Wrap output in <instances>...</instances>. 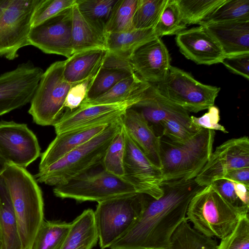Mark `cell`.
I'll use <instances>...</instances> for the list:
<instances>
[{
  "mask_svg": "<svg viewBox=\"0 0 249 249\" xmlns=\"http://www.w3.org/2000/svg\"><path fill=\"white\" fill-rule=\"evenodd\" d=\"M0 175L10 194L23 248L31 249L44 220L41 190L26 168L8 163Z\"/></svg>",
  "mask_w": 249,
  "mask_h": 249,
  "instance_id": "obj_2",
  "label": "cell"
},
{
  "mask_svg": "<svg viewBox=\"0 0 249 249\" xmlns=\"http://www.w3.org/2000/svg\"><path fill=\"white\" fill-rule=\"evenodd\" d=\"M150 85L134 73L117 83L105 93L93 100L84 101L80 106L118 104L141 99Z\"/></svg>",
  "mask_w": 249,
  "mask_h": 249,
  "instance_id": "obj_26",
  "label": "cell"
},
{
  "mask_svg": "<svg viewBox=\"0 0 249 249\" xmlns=\"http://www.w3.org/2000/svg\"><path fill=\"white\" fill-rule=\"evenodd\" d=\"M64 61L52 64L42 74L28 113L36 124L54 126L61 116L72 85L64 76Z\"/></svg>",
  "mask_w": 249,
  "mask_h": 249,
  "instance_id": "obj_8",
  "label": "cell"
},
{
  "mask_svg": "<svg viewBox=\"0 0 249 249\" xmlns=\"http://www.w3.org/2000/svg\"><path fill=\"white\" fill-rule=\"evenodd\" d=\"M0 153L8 163L26 168L39 157L40 147L26 124L1 121Z\"/></svg>",
  "mask_w": 249,
  "mask_h": 249,
  "instance_id": "obj_15",
  "label": "cell"
},
{
  "mask_svg": "<svg viewBox=\"0 0 249 249\" xmlns=\"http://www.w3.org/2000/svg\"><path fill=\"white\" fill-rule=\"evenodd\" d=\"M138 0H118L106 28L108 34L127 32L134 30L133 18Z\"/></svg>",
  "mask_w": 249,
  "mask_h": 249,
  "instance_id": "obj_36",
  "label": "cell"
},
{
  "mask_svg": "<svg viewBox=\"0 0 249 249\" xmlns=\"http://www.w3.org/2000/svg\"><path fill=\"white\" fill-rule=\"evenodd\" d=\"M190 119L191 123L198 127L228 133L225 127L219 123L220 119V111L219 108L215 106L210 107L208 112L202 116L199 117L191 116Z\"/></svg>",
  "mask_w": 249,
  "mask_h": 249,
  "instance_id": "obj_43",
  "label": "cell"
},
{
  "mask_svg": "<svg viewBox=\"0 0 249 249\" xmlns=\"http://www.w3.org/2000/svg\"><path fill=\"white\" fill-rule=\"evenodd\" d=\"M223 178L249 185V168H238L228 172Z\"/></svg>",
  "mask_w": 249,
  "mask_h": 249,
  "instance_id": "obj_46",
  "label": "cell"
},
{
  "mask_svg": "<svg viewBox=\"0 0 249 249\" xmlns=\"http://www.w3.org/2000/svg\"><path fill=\"white\" fill-rule=\"evenodd\" d=\"M134 73L133 71L107 68L102 66L93 78L83 102L93 100L103 95L117 83Z\"/></svg>",
  "mask_w": 249,
  "mask_h": 249,
  "instance_id": "obj_34",
  "label": "cell"
},
{
  "mask_svg": "<svg viewBox=\"0 0 249 249\" xmlns=\"http://www.w3.org/2000/svg\"><path fill=\"white\" fill-rule=\"evenodd\" d=\"M154 85L167 99L194 113L214 106L220 90V88L200 83L191 74L172 66L165 79Z\"/></svg>",
  "mask_w": 249,
  "mask_h": 249,
  "instance_id": "obj_10",
  "label": "cell"
},
{
  "mask_svg": "<svg viewBox=\"0 0 249 249\" xmlns=\"http://www.w3.org/2000/svg\"><path fill=\"white\" fill-rule=\"evenodd\" d=\"M7 163V161L5 160V159L3 157L0 153V175L4 169Z\"/></svg>",
  "mask_w": 249,
  "mask_h": 249,
  "instance_id": "obj_47",
  "label": "cell"
},
{
  "mask_svg": "<svg viewBox=\"0 0 249 249\" xmlns=\"http://www.w3.org/2000/svg\"><path fill=\"white\" fill-rule=\"evenodd\" d=\"M243 19H249V0H226L202 22L219 23Z\"/></svg>",
  "mask_w": 249,
  "mask_h": 249,
  "instance_id": "obj_39",
  "label": "cell"
},
{
  "mask_svg": "<svg viewBox=\"0 0 249 249\" xmlns=\"http://www.w3.org/2000/svg\"><path fill=\"white\" fill-rule=\"evenodd\" d=\"M71 226V223L44 220L31 249H61Z\"/></svg>",
  "mask_w": 249,
  "mask_h": 249,
  "instance_id": "obj_31",
  "label": "cell"
},
{
  "mask_svg": "<svg viewBox=\"0 0 249 249\" xmlns=\"http://www.w3.org/2000/svg\"><path fill=\"white\" fill-rule=\"evenodd\" d=\"M121 126V117L89 141L38 171L36 181L56 186L101 166L107 147Z\"/></svg>",
  "mask_w": 249,
  "mask_h": 249,
  "instance_id": "obj_3",
  "label": "cell"
},
{
  "mask_svg": "<svg viewBox=\"0 0 249 249\" xmlns=\"http://www.w3.org/2000/svg\"><path fill=\"white\" fill-rule=\"evenodd\" d=\"M167 0H138L133 18L134 30L153 29Z\"/></svg>",
  "mask_w": 249,
  "mask_h": 249,
  "instance_id": "obj_38",
  "label": "cell"
},
{
  "mask_svg": "<svg viewBox=\"0 0 249 249\" xmlns=\"http://www.w3.org/2000/svg\"><path fill=\"white\" fill-rule=\"evenodd\" d=\"M145 194L119 196L98 203L94 218L101 249H105L124 234L140 217Z\"/></svg>",
  "mask_w": 249,
  "mask_h": 249,
  "instance_id": "obj_6",
  "label": "cell"
},
{
  "mask_svg": "<svg viewBox=\"0 0 249 249\" xmlns=\"http://www.w3.org/2000/svg\"><path fill=\"white\" fill-rule=\"evenodd\" d=\"M118 0H75L87 22L106 38V28Z\"/></svg>",
  "mask_w": 249,
  "mask_h": 249,
  "instance_id": "obj_29",
  "label": "cell"
},
{
  "mask_svg": "<svg viewBox=\"0 0 249 249\" xmlns=\"http://www.w3.org/2000/svg\"><path fill=\"white\" fill-rule=\"evenodd\" d=\"M217 246L215 239L198 232L186 217L172 234L167 249H217Z\"/></svg>",
  "mask_w": 249,
  "mask_h": 249,
  "instance_id": "obj_30",
  "label": "cell"
},
{
  "mask_svg": "<svg viewBox=\"0 0 249 249\" xmlns=\"http://www.w3.org/2000/svg\"><path fill=\"white\" fill-rule=\"evenodd\" d=\"M93 78L72 85L64 104V108L71 111L78 108L85 99Z\"/></svg>",
  "mask_w": 249,
  "mask_h": 249,
  "instance_id": "obj_44",
  "label": "cell"
},
{
  "mask_svg": "<svg viewBox=\"0 0 249 249\" xmlns=\"http://www.w3.org/2000/svg\"><path fill=\"white\" fill-rule=\"evenodd\" d=\"M245 213H249L233 207L210 184L202 188L192 198L186 218L201 234L222 239L233 230Z\"/></svg>",
  "mask_w": 249,
  "mask_h": 249,
  "instance_id": "obj_5",
  "label": "cell"
},
{
  "mask_svg": "<svg viewBox=\"0 0 249 249\" xmlns=\"http://www.w3.org/2000/svg\"><path fill=\"white\" fill-rule=\"evenodd\" d=\"M215 131L201 128L184 143L160 138V159L163 181L195 178L212 152Z\"/></svg>",
  "mask_w": 249,
  "mask_h": 249,
  "instance_id": "obj_4",
  "label": "cell"
},
{
  "mask_svg": "<svg viewBox=\"0 0 249 249\" xmlns=\"http://www.w3.org/2000/svg\"><path fill=\"white\" fill-rule=\"evenodd\" d=\"M125 151V135L122 125L107 147L103 158L102 166L107 172L123 178Z\"/></svg>",
  "mask_w": 249,
  "mask_h": 249,
  "instance_id": "obj_35",
  "label": "cell"
},
{
  "mask_svg": "<svg viewBox=\"0 0 249 249\" xmlns=\"http://www.w3.org/2000/svg\"><path fill=\"white\" fill-rule=\"evenodd\" d=\"M226 0H176L186 25L199 24Z\"/></svg>",
  "mask_w": 249,
  "mask_h": 249,
  "instance_id": "obj_32",
  "label": "cell"
},
{
  "mask_svg": "<svg viewBox=\"0 0 249 249\" xmlns=\"http://www.w3.org/2000/svg\"><path fill=\"white\" fill-rule=\"evenodd\" d=\"M0 224L5 249H24L10 194L0 175Z\"/></svg>",
  "mask_w": 249,
  "mask_h": 249,
  "instance_id": "obj_27",
  "label": "cell"
},
{
  "mask_svg": "<svg viewBox=\"0 0 249 249\" xmlns=\"http://www.w3.org/2000/svg\"><path fill=\"white\" fill-rule=\"evenodd\" d=\"M175 40L180 53L197 64H218L225 57L219 43L202 25L180 32Z\"/></svg>",
  "mask_w": 249,
  "mask_h": 249,
  "instance_id": "obj_19",
  "label": "cell"
},
{
  "mask_svg": "<svg viewBox=\"0 0 249 249\" xmlns=\"http://www.w3.org/2000/svg\"><path fill=\"white\" fill-rule=\"evenodd\" d=\"M43 72L28 60L0 75V116L30 103Z\"/></svg>",
  "mask_w": 249,
  "mask_h": 249,
  "instance_id": "obj_11",
  "label": "cell"
},
{
  "mask_svg": "<svg viewBox=\"0 0 249 249\" xmlns=\"http://www.w3.org/2000/svg\"><path fill=\"white\" fill-rule=\"evenodd\" d=\"M72 8L71 39L73 53L97 48L106 50L105 38L87 22L79 12L75 2Z\"/></svg>",
  "mask_w": 249,
  "mask_h": 249,
  "instance_id": "obj_28",
  "label": "cell"
},
{
  "mask_svg": "<svg viewBox=\"0 0 249 249\" xmlns=\"http://www.w3.org/2000/svg\"><path fill=\"white\" fill-rule=\"evenodd\" d=\"M217 249H249V213L241 216L233 230L221 239Z\"/></svg>",
  "mask_w": 249,
  "mask_h": 249,
  "instance_id": "obj_40",
  "label": "cell"
},
{
  "mask_svg": "<svg viewBox=\"0 0 249 249\" xmlns=\"http://www.w3.org/2000/svg\"><path fill=\"white\" fill-rule=\"evenodd\" d=\"M161 135L169 140L184 143L191 139L198 131L193 130L178 121L169 119L160 125Z\"/></svg>",
  "mask_w": 249,
  "mask_h": 249,
  "instance_id": "obj_42",
  "label": "cell"
},
{
  "mask_svg": "<svg viewBox=\"0 0 249 249\" xmlns=\"http://www.w3.org/2000/svg\"><path fill=\"white\" fill-rule=\"evenodd\" d=\"M93 169L67 182L54 187V195L79 202L96 201L138 193L134 187L122 177L103 169Z\"/></svg>",
  "mask_w": 249,
  "mask_h": 249,
  "instance_id": "obj_7",
  "label": "cell"
},
{
  "mask_svg": "<svg viewBox=\"0 0 249 249\" xmlns=\"http://www.w3.org/2000/svg\"><path fill=\"white\" fill-rule=\"evenodd\" d=\"M162 195L154 198L145 194L143 209L129 230L110 249H167L171 237L186 217L189 204L203 186L195 178L163 181Z\"/></svg>",
  "mask_w": 249,
  "mask_h": 249,
  "instance_id": "obj_1",
  "label": "cell"
},
{
  "mask_svg": "<svg viewBox=\"0 0 249 249\" xmlns=\"http://www.w3.org/2000/svg\"><path fill=\"white\" fill-rule=\"evenodd\" d=\"M41 0H0V56L12 60L29 45L34 14Z\"/></svg>",
  "mask_w": 249,
  "mask_h": 249,
  "instance_id": "obj_9",
  "label": "cell"
},
{
  "mask_svg": "<svg viewBox=\"0 0 249 249\" xmlns=\"http://www.w3.org/2000/svg\"><path fill=\"white\" fill-rule=\"evenodd\" d=\"M0 249H5L4 242L3 240V236L0 224Z\"/></svg>",
  "mask_w": 249,
  "mask_h": 249,
  "instance_id": "obj_48",
  "label": "cell"
},
{
  "mask_svg": "<svg viewBox=\"0 0 249 249\" xmlns=\"http://www.w3.org/2000/svg\"><path fill=\"white\" fill-rule=\"evenodd\" d=\"M176 0H167L160 18L153 28L156 36L177 35L185 30Z\"/></svg>",
  "mask_w": 249,
  "mask_h": 249,
  "instance_id": "obj_37",
  "label": "cell"
},
{
  "mask_svg": "<svg viewBox=\"0 0 249 249\" xmlns=\"http://www.w3.org/2000/svg\"><path fill=\"white\" fill-rule=\"evenodd\" d=\"M129 63L134 73L142 80L155 84L163 81L171 67V57L160 37L145 43L132 54Z\"/></svg>",
  "mask_w": 249,
  "mask_h": 249,
  "instance_id": "obj_18",
  "label": "cell"
},
{
  "mask_svg": "<svg viewBox=\"0 0 249 249\" xmlns=\"http://www.w3.org/2000/svg\"><path fill=\"white\" fill-rule=\"evenodd\" d=\"M156 37L153 29L108 34L105 38L106 49L108 54L129 61L138 48Z\"/></svg>",
  "mask_w": 249,
  "mask_h": 249,
  "instance_id": "obj_25",
  "label": "cell"
},
{
  "mask_svg": "<svg viewBox=\"0 0 249 249\" xmlns=\"http://www.w3.org/2000/svg\"><path fill=\"white\" fill-rule=\"evenodd\" d=\"M75 2V0H41L33 16L32 27L72 7Z\"/></svg>",
  "mask_w": 249,
  "mask_h": 249,
  "instance_id": "obj_41",
  "label": "cell"
},
{
  "mask_svg": "<svg viewBox=\"0 0 249 249\" xmlns=\"http://www.w3.org/2000/svg\"><path fill=\"white\" fill-rule=\"evenodd\" d=\"M131 107L142 115L158 136H162L161 124L169 119L177 120L196 131L201 128L191 123L188 111L165 98L152 84L143 92L140 101Z\"/></svg>",
  "mask_w": 249,
  "mask_h": 249,
  "instance_id": "obj_17",
  "label": "cell"
},
{
  "mask_svg": "<svg viewBox=\"0 0 249 249\" xmlns=\"http://www.w3.org/2000/svg\"><path fill=\"white\" fill-rule=\"evenodd\" d=\"M199 25L216 39L225 56L249 53V19Z\"/></svg>",
  "mask_w": 249,
  "mask_h": 249,
  "instance_id": "obj_20",
  "label": "cell"
},
{
  "mask_svg": "<svg viewBox=\"0 0 249 249\" xmlns=\"http://www.w3.org/2000/svg\"><path fill=\"white\" fill-rule=\"evenodd\" d=\"M243 168H249V139L245 136L217 146L195 180L200 186H208L230 171Z\"/></svg>",
  "mask_w": 249,
  "mask_h": 249,
  "instance_id": "obj_13",
  "label": "cell"
},
{
  "mask_svg": "<svg viewBox=\"0 0 249 249\" xmlns=\"http://www.w3.org/2000/svg\"><path fill=\"white\" fill-rule=\"evenodd\" d=\"M121 122L136 145L152 162L160 168L161 136H157L142 115L131 107L122 115Z\"/></svg>",
  "mask_w": 249,
  "mask_h": 249,
  "instance_id": "obj_21",
  "label": "cell"
},
{
  "mask_svg": "<svg viewBox=\"0 0 249 249\" xmlns=\"http://www.w3.org/2000/svg\"><path fill=\"white\" fill-rule=\"evenodd\" d=\"M108 124L73 129L56 134L41 155L38 171L55 162L70 151L89 141L105 130Z\"/></svg>",
  "mask_w": 249,
  "mask_h": 249,
  "instance_id": "obj_22",
  "label": "cell"
},
{
  "mask_svg": "<svg viewBox=\"0 0 249 249\" xmlns=\"http://www.w3.org/2000/svg\"><path fill=\"white\" fill-rule=\"evenodd\" d=\"M141 99L112 104L80 106L67 111L53 126L56 134L93 126L110 124L119 120L126 109Z\"/></svg>",
  "mask_w": 249,
  "mask_h": 249,
  "instance_id": "obj_16",
  "label": "cell"
},
{
  "mask_svg": "<svg viewBox=\"0 0 249 249\" xmlns=\"http://www.w3.org/2000/svg\"><path fill=\"white\" fill-rule=\"evenodd\" d=\"M211 184L231 206L246 213L249 212V185L222 178Z\"/></svg>",
  "mask_w": 249,
  "mask_h": 249,
  "instance_id": "obj_33",
  "label": "cell"
},
{
  "mask_svg": "<svg viewBox=\"0 0 249 249\" xmlns=\"http://www.w3.org/2000/svg\"><path fill=\"white\" fill-rule=\"evenodd\" d=\"M125 135L124 174L123 178L130 183L138 193L145 194L156 199L160 198L163 194L160 187L163 181L161 168L150 160L125 131Z\"/></svg>",
  "mask_w": 249,
  "mask_h": 249,
  "instance_id": "obj_12",
  "label": "cell"
},
{
  "mask_svg": "<svg viewBox=\"0 0 249 249\" xmlns=\"http://www.w3.org/2000/svg\"><path fill=\"white\" fill-rule=\"evenodd\" d=\"M222 63L231 72L249 79V53L225 56Z\"/></svg>",
  "mask_w": 249,
  "mask_h": 249,
  "instance_id": "obj_45",
  "label": "cell"
},
{
  "mask_svg": "<svg viewBox=\"0 0 249 249\" xmlns=\"http://www.w3.org/2000/svg\"><path fill=\"white\" fill-rule=\"evenodd\" d=\"M72 7L32 27L28 37L29 45L46 53L61 55L67 58L71 57L73 53Z\"/></svg>",
  "mask_w": 249,
  "mask_h": 249,
  "instance_id": "obj_14",
  "label": "cell"
},
{
  "mask_svg": "<svg viewBox=\"0 0 249 249\" xmlns=\"http://www.w3.org/2000/svg\"><path fill=\"white\" fill-rule=\"evenodd\" d=\"M98 240L94 212L88 209L71 223L61 249H92Z\"/></svg>",
  "mask_w": 249,
  "mask_h": 249,
  "instance_id": "obj_24",
  "label": "cell"
},
{
  "mask_svg": "<svg viewBox=\"0 0 249 249\" xmlns=\"http://www.w3.org/2000/svg\"><path fill=\"white\" fill-rule=\"evenodd\" d=\"M107 53L104 49H93L73 53L64 60V76L72 85L94 78Z\"/></svg>",
  "mask_w": 249,
  "mask_h": 249,
  "instance_id": "obj_23",
  "label": "cell"
}]
</instances>
